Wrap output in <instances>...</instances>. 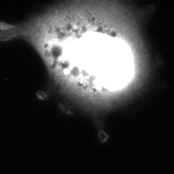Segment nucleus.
<instances>
[{"instance_id":"obj_1","label":"nucleus","mask_w":174,"mask_h":174,"mask_svg":"<svg viewBox=\"0 0 174 174\" xmlns=\"http://www.w3.org/2000/svg\"><path fill=\"white\" fill-rule=\"evenodd\" d=\"M37 97L41 100H46L48 99V95L47 93L44 91H38L37 92Z\"/></svg>"},{"instance_id":"obj_2","label":"nucleus","mask_w":174,"mask_h":174,"mask_svg":"<svg viewBox=\"0 0 174 174\" xmlns=\"http://www.w3.org/2000/svg\"><path fill=\"white\" fill-rule=\"evenodd\" d=\"M99 139H100V140L102 141V142H104V141H106L108 139V135L107 134L104 132V131H101V132H99Z\"/></svg>"},{"instance_id":"obj_3","label":"nucleus","mask_w":174,"mask_h":174,"mask_svg":"<svg viewBox=\"0 0 174 174\" xmlns=\"http://www.w3.org/2000/svg\"><path fill=\"white\" fill-rule=\"evenodd\" d=\"M1 38H2V36H0V39H1Z\"/></svg>"}]
</instances>
